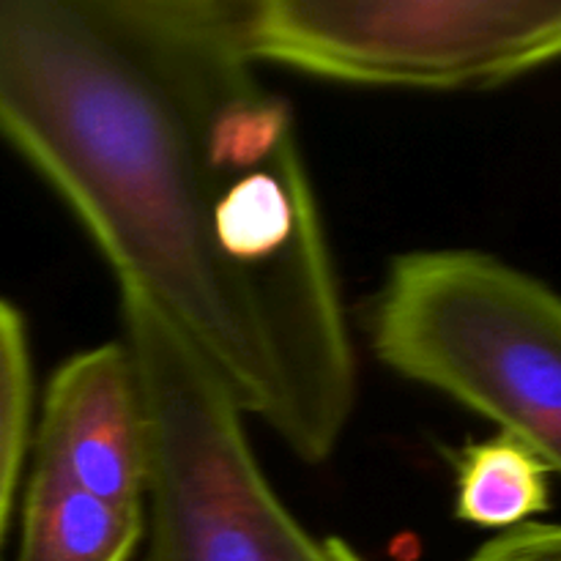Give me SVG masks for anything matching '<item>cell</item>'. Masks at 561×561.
<instances>
[{
    "label": "cell",
    "instance_id": "6da1fadb",
    "mask_svg": "<svg viewBox=\"0 0 561 561\" xmlns=\"http://www.w3.org/2000/svg\"><path fill=\"white\" fill-rule=\"evenodd\" d=\"M244 0H0V140L236 409L337 453L356 354L290 104Z\"/></svg>",
    "mask_w": 561,
    "mask_h": 561
},
{
    "label": "cell",
    "instance_id": "7a4b0ae2",
    "mask_svg": "<svg viewBox=\"0 0 561 561\" xmlns=\"http://www.w3.org/2000/svg\"><path fill=\"white\" fill-rule=\"evenodd\" d=\"M381 365L458 400L561 466V305L477 250L392 257L373 305Z\"/></svg>",
    "mask_w": 561,
    "mask_h": 561
},
{
    "label": "cell",
    "instance_id": "3957f363",
    "mask_svg": "<svg viewBox=\"0 0 561 561\" xmlns=\"http://www.w3.org/2000/svg\"><path fill=\"white\" fill-rule=\"evenodd\" d=\"M121 321L146 416L142 561H329L268 485L244 414L206 365L129 290Z\"/></svg>",
    "mask_w": 561,
    "mask_h": 561
},
{
    "label": "cell",
    "instance_id": "277c9868",
    "mask_svg": "<svg viewBox=\"0 0 561 561\" xmlns=\"http://www.w3.org/2000/svg\"><path fill=\"white\" fill-rule=\"evenodd\" d=\"M255 64L354 85L458 91L518 80L561 49L557 0H244Z\"/></svg>",
    "mask_w": 561,
    "mask_h": 561
},
{
    "label": "cell",
    "instance_id": "5b68a950",
    "mask_svg": "<svg viewBox=\"0 0 561 561\" xmlns=\"http://www.w3.org/2000/svg\"><path fill=\"white\" fill-rule=\"evenodd\" d=\"M36 458L53 463L91 496L142 510L146 416L124 340L75 354L55 370L38 416Z\"/></svg>",
    "mask_w": 561,
    "mask_h": 561
},
{
    "label": "cell",
    "instance_id": "8992f818",
    "mask_svg": "<svg viewBox=\"0 0 561 561\" xmlns=\"http://www.w3.org/2000/svg\"><path fill=\"white\" fill-rule=\"evenodd\" d=\"M146 535L142 510L91 496L36 458L22 502L16 561H129Z\"/></svg>",
    "mask_w": 561,
    "mask_h": 561
},
{
    "label": "cell",
    "instance_id": "52a82bcc",
    "mask_svg": "<svg viewBox=\"0 0 561 561\" xmlns=\"http://www.w3.org/2000/svg\"><path fill=\"white\" fill-rule=\"evenodd\" d=\"M455 515L480 529L507 531L551 507L559 474L546 455L507 431L471 442L453 455Z\"/></svg>",
    "mask_w": 561,
    "mask_h": 561
},
{
    "label": "cell",
    "instance_id": "ba28073f",
    "mask_svg": "<svg viewBox=\"0 0 561 561\" xmlns=\"http://www.w3.org/2000/svg\"><path fill=\"white\" fill-rule=\"evenodd\" d=\"M31 409L33 376L25 321L14 305L0 299V546L31 436Z\"/></svg>",
    "mask_w": 561,
    "mask_h": 561
},
{
    "label": "cell",
    "instance_id": "9c48e42d",
    "mask_svg": "<svg viewBox=\"0 0 561 561\" xmlns=\"http://www.w3.org/2000/svg\"><path fill=\"white\" fill-rule=\"evenodd\" d=\"M466 561H561V531L548 520H529L499 531Z\"/></svg>",
    "mask_w": 561,
    "mask_h": 561
},
{
    "label": "cell",
    "instance_id": "30bf717a",
    "mask_svg": "<svg viewBox=\"0 0 561 561\" xmlns=\"http://www.w3.org/2000/svg\"><path fill=\"white\" fill-rule=\"evenodd\" d=\"M323 551H327L329 561H365L354 551V548L348 546V542L340 540V537H329V540H323Z\"/></svg>",
    "mask_w": 561,
    "mask_h": 561
}]
</instances>
